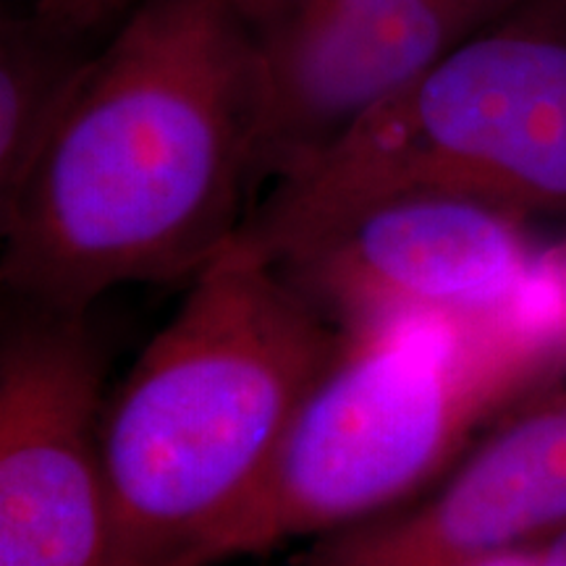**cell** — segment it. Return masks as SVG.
<instances>
[{"instance_id": "cell-1", "label": "cell", "mask_w": 566, "mask_h": 566, "mask_svg": "<svg viewBox=\"0 0 566 566\" xmlns=\"http://www.w3.org/2000/svg\"><path fill=\"white\" fill-rule=\"evenodd\" d=\"M263 105V55L242 6H139L0 200L6 289L87 315L129 283L195 281L247 221Z\"/></svg>"}, {"instance_id": "cell-2", "label": "cell", "mask_w": 566, "mask_h": 566, "mask_svg": "<svg viewBox=\"0 0 566 566\" xmlns=\"http://www.w3.org/2000/svg\"><path fill=\"white\" fill-rule=\"evenodd\" d=\"M344 331L273 263L229 247L105 405L118 566H216Z\"/></svg>"}, {"instance_id": "cell-3", "label": "cell", "mask_w": 566, "mask_h": 566, "mask_svg": "<svg viewBox=\"0 0 566 566\" xmlns=\"http://www.w3.org/2000/svg\"><path fill=\"white\" fill-rule=\"evenodd\" d=\"M566 367V244L491 315H401L344 331L218 564L405 506L483 430Z\"/></svg>"}, {"instance_id": "cell-4", "label": "cell", "mask_w": 566, "mask_h": 566, "mask_svg": "<svg viewBox=\"0 0 566 566\" xmlns=\"http://www.w3.org/2000/svg\"><path fill=\"white\" fill-rule=\"evenodd\" d=\"M566 216V0H516L273 184L233 247L265 263L401 195Z\"/></svg>"}, {"instance_id": "cell-5", "label": "cell", "mask_w": 566, "mask_h": 566, "mask_svg": "<svg viewBox=\"0 0 566 566\" xmlns=\"http://www.w3.org/2000/svg\"><path fill=\"white\" fill-rule=\"evenodd\" d=\"M103 373L87 315L34 307L3 336L0 566H118Z\"/></svg>"}, {"instance_id": "cell-6", "label": "cell", "mask_w": 566, "mask_h": 566, "mask_svg": "<svg viewBox=\"0 0 566 566\" xmlns=\"http://www.w3.org/2000/svg\"><path fill=\"white\" fill-rule=\"evenodd\" d=\"M543 247L527 216L462 195H401L273 263L342 331L401 315H491L527 286Z\"/></svg>"}, {"instance_id": "cell-7", "label": "cell", "mask_w": 566, "mask_h": 566, "mask_svg": "<svg viewBox=\"0 0 566 566\" xmlns=\"http://www.w3.org/2000/svg\"><path fill=\"white\" fill-rule=\"evenodd\" d=\"M516 0L349 9L275 0L254 21L265 69L258 179L279 181L436 66Z\"/></svg>"}, {"instance_id": "cell-8", "label": "cell", "mask_w": 566, "mask_h": 566, "mask_svg": "<svg viewBox=\"0 0 566 566\" xmlns=\"http://www.w3.org/2000/svg\"><path fill=\"white\" fill-rule=\"evenodd\" d=\"M566 527V367L405 506L321 535L294 566H441L541 546Z\"/></svg>"}, {"instance_id": "cell-9", "label": "cell", "mask_w": 566, "mask_h": 566, "mask_svg": "<svg viewBox=\"0 0 566 566\" xmlns=\"http://www.w3.org/2000/svg\"><path fill=\"white\" fill-rule=\"evenodd\" d=\"M92 55L80 40L51 30L30 13H6L0 24V200L32 168Z\"/></svg>"}, {"instance_id": "cell-10", "label": "cell", "mask_w": 566, "mask_h": 566, "mask_svg": "<svg viewBox=\"0 0 566 566\" xmlns=\"http://www.w3.org/2000/svg\"><path fill=\"white\" fill-rule=\"evenodd\" d=\"M24 11L51 30L84 42L90 34L108 30L150 0H21ZM258 21L273 9L275 0H233Z\"/></svg>"}, {"instance_id": "cell-11", "label": "cell", "mask_w": 566, "mask_h": 566, "mask_svg": "<svg viewBox=\"0 0 566 566\" xmlns=\"http://www.w3.org/2000/svg\"><path fill=\"white\" fill-rule=\"evenodd\" d=\"M541 546H520L506 551H493V554H480L470 558H459L441 566H541Z\"/></svg>"}, {"instance_id": "cell-12", "label": "cell", "mask_w": 566, "mask_h": 566, "mask_svg": "<svg viewBox=\"0 0 566 566\" xmlns=\"http://www.w3.org/2000/svg\"><path fill=\"white\" fill-rule=\"evenodd\" d=\"M541 566H566V527L543 543Z\"/></svg>"}, {"instance_id": "cell-13", "label": "cell", "mask_w": 566, "mask_h": 566, "mask_svg": "<svg viewBox=\"0 0 566 566\" xmlns=\"http://www.w3.org/2000/svg\"><path fill=\"white\" fill-rule=\"evenodd\" d=\"M325 3L349 6V9H401V6L422 3V0H325Z\"/></svg>"}]
</instances>
